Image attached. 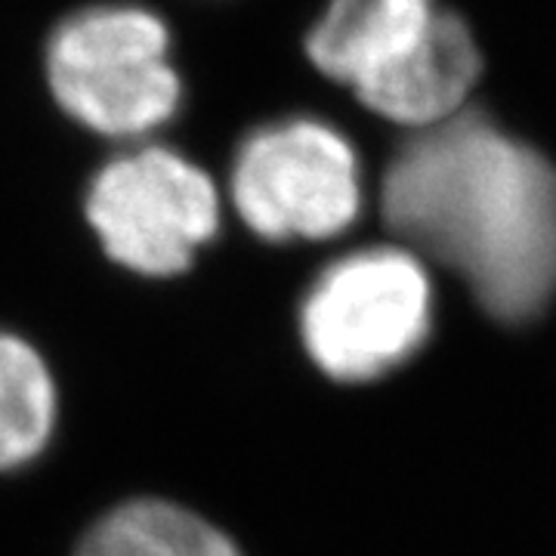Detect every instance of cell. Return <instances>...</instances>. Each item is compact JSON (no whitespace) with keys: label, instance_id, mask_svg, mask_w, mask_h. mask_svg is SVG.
<instances>
[{"label":"cell","instance_id":"6da1fadb","mask_svg":"<svg viewBox=\"0 0 556 556\" xmlns=\"http://www.w3.org/2000/svg\"><path fill=\"white\" fill-rule=\"evenodd\" d=\"M380 201L390 229L455 269L501 321H529L556 298V167L485 115L408 139Z\"/></svg>","mask_w":556,"mask_h":556},{"label":"cell","instance_id":"7a4b0ae2","mask_svg":"<svg viewBox=\"0 0 556 556\" xmlns=\"http://www.w3.org/2000/svg\"><path fill=\"white\" fill-rule=\"evenodd\" d=\"M306 53L375 115L420 130L455 118L482 72L470 25L439 0H331Z\"/></svg>","mask_w":556,"mask_h":556},{"label":"cell","instance_id":"3957f363","mask_svg":"<svg viewBox=\"0 0 556 556\" xmlns=\"http://www.w3.org/2000/svg\"><path fill=\"white\" fill-rule=\"evenodd\" d=\"M433 291L412 251L365 248L321 269L300 303V340L343 383L383 378L430 334Z\"/></svg>","mask_w":556,"mask_h":556},{"label":"cell","instance_id":"277c9868","mask_svg":"<svg viewBox=\"0 0 556 556\" xmlns=\"http://www.w3.org/2000/svg\"><path fill=\"white\" fill-rule=\"evenodd\" d=\"M164 22L139 7H100L50 40L47 78L65 115L100 137L134 139L177 115L182 84Z\"/></svg>","mask_w":556,"mask_h":556},{"label":"cell","instance_id":"5b68a950","mask_svg":"<svg viewBox=\"0 0 556 556\" xmlns=\"http://www.w3.org/2000/svg\"><path fill=\"white\" fill-rule=\"evenodd\" d=\"M84 211L105 257L142 278L182 276L223 226L214 177L167 146L109 161L90 179Z\"/></svg>","mask_w":556,"mask_h":556},{"label":"cell","instance_id":"8992f818","mask_svg":"<svg viewBox=\"0 0 556 556\" xmlns=\"http://www.w3.org/2000/svg\"><path fill=\"white\" fill-rule=\"evenodd\" d=\"M229 199L260 239H334L362 211L356 149L313 118L260 127L236 152Z\"/></svg>","mask_w":556,"mask_h":556},{"label":"cell","instance_id":"52a82bcc","mask_svg":"<svg viewBox=\"0 0 556 556\" xmlns=\"http://www.w3.org/2000/svg\"><path fill=\"white\" fill-rule=\"evenodd\" d=\"M75 556H244L236 538L167 497H130L105 510Z\"/></svg>","mask_w":556,"mask_h":556},{"label":"cell","instance_id":"ba28073f","mask_svg":"<svg viewBox=\"0 0 556 556\" xmlns=\"http://www.w3.org/2000/svg\"><path fill=\"white\" fill-rule=\"evenodd\" d=\"M60 387L31 340L0 331V473L35 464L56 437Z\"/></svg>","mask_w":556,"mask_h":556}]
</instances>
